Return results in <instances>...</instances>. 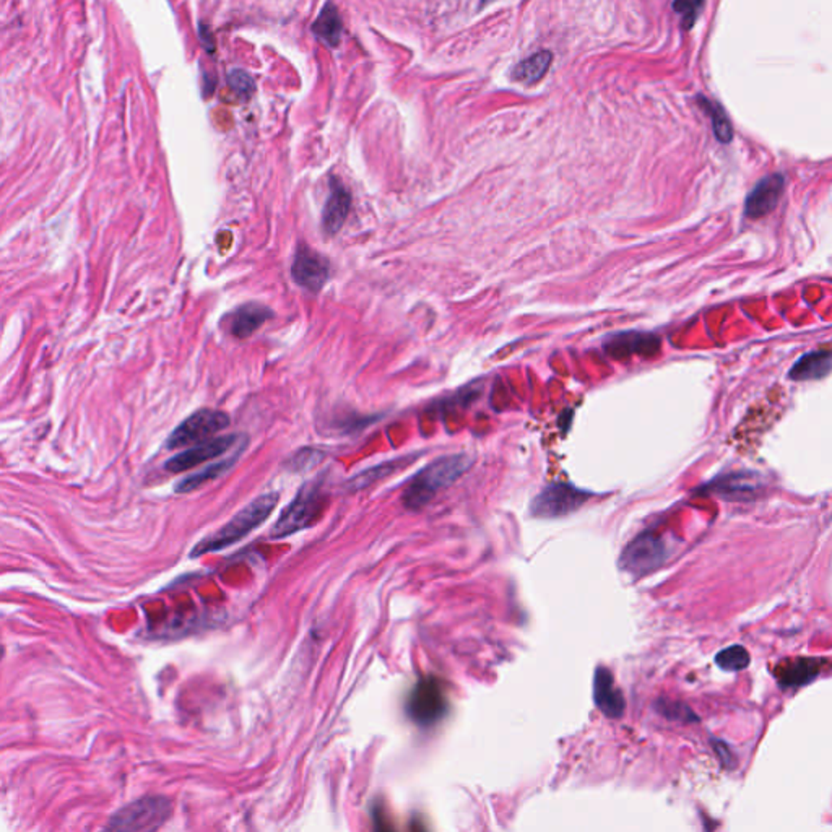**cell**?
Returning <instances> with one entry per match:
<instances>
[{
    "label": "cell",
    "instance_id": "obj_1",
    "mask_svg": "<svg viewBox=\"0 0 832 832\" xmlns=\"http://www.w3.org/2000/svg\"><path fill=\"white\" fill-rule=\"evenodd\" d=\"M278 504V494L276 493H268L264 496H258L256 500L249 502L246 508H242L236 516L220 530L205 537L200 540L191 551V558L202 556L207 553H215L220 549L230 548L234 543L241 541L244 537H248L250 532H254L258 525L264 524L274 509Z\"/></svg>",
    "mask_w": 832,
    "mask_h": 832
},
{
    "label": "cell",
    "instance_id": "obj_2",
    "mask_svg": "<svg viewBox=\"0 0 832 832\" xmlns=\"http://www.w3.org/2000/svg\"><path fill=\"white\" fill-rule=\"evenodd\" d=\"M472 462L474 460L466 454H457V456L438 458L431 466L423 468L411 482L408 483L407 490L403 492L405 508L411 509V511L425 508L438 493L450 486L457 478L466 474L472 466Z\"/></svg>",
    "mask_w": 832,
    "mask_h": 832
},
{
    "label": "cell",
    "instance_id": "obj_3",
    "mask_svg": "<svg viewBox=\"0 0 832 832\" xmlns=\"http://www.w3.org/2000/svg\"><path fill=\"white\" fill-rule=\"evenodd\" d=\"M325 496L317 483H308L285 509L272 529L274 538H284L314 524L324 509Z\"/></svg>",
    "mask_w": 832,
    "mask_h": 832
},
{
    "label": "cell",
    "instance_id": "obj_4",
    "mask_svg": "<svg viewBox=\"0 0 832 832\" xmlns=\"http://www.w3.org/2000/svg\"><path fill=\"white\" fill-rule=\"evenodd\" d=\"M171 815V801L165 797H145L119 809L109 819L106 829L113 831H155Z\"/></svg>",
    "mask_w": 832,
    "mask_h": 832
},
{
    "label": "cell",
    "instance_id": "obj_5",
    "mask_svg": "<svg viewBox=\"0 0 832 832\" xmlns=\"http://www.w3.org/2000/svg\"><path fill=\"white\" fill-rule=\"evenodd\" d=\"M449 700L441 682L434 676H426L416 683L410 692L407 710L410 719L421 727L438 724L448 714Z\"/></svg>",
    "mask_w": 832,
    "mask_h": 832
},
{
    "label": "cell",
    "instance_id": "obj_6",
    "mask_svg": "<svg viewBox=\"0 0 832 832\" xmlns=\"http://www.w3.org/2000/svg\"><path fill=\"white\" fill-rule=\"evenodd\" d=\"M230 426V416L220 410L202 408L184 420L167 438V449H181L191 444L205 442Z\"/></svg>",
    "mask_w": 832,
    "mask_h": 832
},
{
    "label": "cell",
    "instance_id": "obj_7",
    "mask_svg": "<svg viewBox=\"0 0 832 832\" xmlns=\"http://www.w3.org/2000/svg\"><path fill=\"white\" fill-rule=\"evenodd\" d=\"M670 556L665 540L654 532L641 533L636 537L621 556V566L633 574H646L662 566Z\"/></svg>",
    "mask_w": 832,
    "mask_h": 832
},
{
    "label": "cell",
    "instance_id": "obj_8",
    "mask_svg": "<svg viewBox=\"0 0 832 832\" xmlns=\"http://www.w3.org/2000/svg\"><path fill=\"white\" fill-rule=\"evenodd\" d=\"M592 493L583 492L574 488L573 484L556 483L551 484L533 500L532 514L543 519L551 517H563L574 512L583 506L585 501L591 498Z\"/></svg>",
    "mask_w": 832,
    "mask_h": 832
},
{
    "label": "cell",
    "instance_id": "obj_9",
    "mask_svg": "<svg viewBox=\"0 0 832 832\" xmlns=\"http://www.w3.org/2000/svg\"><path fill=\"white\" fill-rule=\"evenodd\" d=\"M292 276L301 288L311 293L321 292L330 276V264L322 254L301 242L293 258Z\"/></svg>",
    "mask_w": 832,
    "mask_h": 832
},
{
    "label": "cell",
    "instance_id": "obj_10",
    "mask_svg": "<svg viewBox=\"0 0 832 832\" xmlns=\"http://www.w3.org/2000/svg\"><path fill=\"white\" fill-rule=\"evenodd\" d=\"M236 442H238V436H234V434L220 436V438L200 442L195 448L184 450L175 457L169 458L165 464V468L171 474H181L185 470H191L194 466H202L205 462H210L213 458L223 456L228 450L233 449Z\"/></svg>",
    "mask_w": 832,
    "mask_h": 832
},
{
    "label": "cell",
    "instance_id": "obj_11",
    "mask_svg": "<svg viewBox=\"0 0 832 832\" xmlns=\"http://www.w3.org/2000/svg\"><path fill=\"white\" fill-rule=\"evenodd\" d=\"M783 185H785V181H783L782 175H771L763 177L746 197L745 215L748 218H753V220L769 215L777 207V203L781 200Z\"/></svg>",
    "mask_w": 832,
    "mask_h": 832
},
{
    "label": "cell",
    "instance_id": "obj_12",
    "mask_svg": "<svg viewBox=\"0 0 832 832\" xmlns=\"http://www.w3.org/2000/svg\"><path fill=\"white\" fill-rule=\"evenodd\" d=\"M605 350L615 359H624L629 355H642L646 358H652L660 351V339L652 333H619L607 341Z\"/></svg>",
    "mask_w": 832,
    "mask_h": 832
},
{
    "label": "cell",
    "instance_id": "obj_13",
    "mask_svg": "<svg viewBox=\"0 0 832 832\" xmlns=\"http://www.w3.org/2000/svg\"><path fill=\"white\" fill-rule=\"evenodd\" d=\"M274 317V311L258 303H248L238 309H234L230 316L225 317L226 325L230 333L236 339H248L252 333L258 332L267 321Z\"/></svg>",
    "mask_w": 832,
    "mask_h": 832
},
{
    "label": "cell",
    "instance_id": "obj_14",
    "mask_svg": "<svg viewBox=\"0 0 832 832\" xmlns=\"http://www.w3.org/2000/svg\"><path fill=\"white\" fill-rule=\"evenodd\" d=\"M351 208V194L340 179H330V194L322 212V228L329 236L339 233L347 222Z\"/></svg>",
    "mask_w": 832,
    "mask_h": 832
},
{
    "label": "cell",
    "instance_id": "obj_15",
    "mask_svg": "<svg viewBox=\"0 0 832 832\" xmlns=\"http://www.w3.org/2000/svg\"><path fill=\"white\" fill-rule=\"evenodd\" d=\"M593 700L597 708L607 717L616 719L623 716L624 698L621 691L616 690L613 674L608 668L600 666L593 678Z\"/></svg>",
    "mask_w": 832,
    "mask_h": 832
},
{
    "label": "cell",
    "instance_id": "obj_16",
    "mask_svg": "<svg viewBox=\"0 0 832 832\" xmlns=\"http://www.w3.org/2000/svg\"><path fill=\"white\" fill-rule=\"evenodd\" d=\"M832 373V350H815L805 353L791 366L793 381H818Z\"/></svg>",
    "mask_w": 832,
    "mask_h": 832
},
{
    "label": "cell",
    "instance_id": "obj_17",
    "mask_svg": "<svg viewBox=\"0 0 832 832\" xmlns=\"http://www.w3.org/2000/svg\"><path fill=\"white\" fill-rule=\"evenodd\" d=\"M761 482L757 480L756 474L740 472V474L724 475L710 483L709 492L717 493L725 498H746L753 496L759 490Z\"/></svg>",
    "mask_w": 832,
    "mask_h": 832
},
{
    "label": "cell",
    "instance_id": "obj_18",
    "mask_svg": "<svg viewBox=\"0 0 832 832\" xmlns=\"http://www.w3.org/2000/svg\"><path fill=\"white\" fill-rule=\"evenodd\" d=\"M312 33L316 34L317 38L329 48H337L340 44L343 22H341L339 10L332 2H327L324 9L321 10L319 17L312 23Z\"/></svg>",
    "mask_w": 832,
    "mask_h": 832
},
{
    "label": "cell",
    "instance_id": "obj_19",
    "mask_svg": "<svg viewBox=\"0 0 832 832\" xmlns=\"http://www.w3.org/2000/svg\"><path fill=\"white\" fill-rule=\"evenodd\" d=\"M553 62V54L549 50H541L529 59L520 60L514 70L512 78L516 82L525 85H535L540 82L543 77L548 74L549 66Z\"/></svg>",
    "mask_w": 832,
    "mask_h": 832
},
{
    "label": "cell",
    "instance_id": "obj_20",
    "mask_svg": "<svg viewBox=\"0 0 832 832\" xmlns=\"http://www.w3.org/2000/svg\"><path fill=\"white\" fill-rule=\"evenodd\" d=\"M821 664L813 658H800L795 660L791 665L783 666L782 672L779 674V680L783 686H803L807 683L815 680L816 674H819Z\"/></svg>",
    "mask_w": 832,
    "mask_h": 832
},
{
    "label": "cell",
    "instance_id": "obj_21",
    "mask_svg": "<svg viewBox=\"0 0 832 832\" xmlns=\"http://www.w3.org/2000/svg\"><path fill=\"white\" fill-rule=\"evenodd\" d=\"M238 456H240V454H236L233 457L225 458V460H222V462H218V464H212V466H208L205 470H202L199 474L191 475V476L184 478V480H181V482L176 484V493H191L194 492V490L202 488L205 483L217 480L218 476L226 474V472L236 464Z\"/></svg>",
    "mask_w": 832,
    "mask_h": 832
},
{
    "label": "cell",
    "instance_id": "obj_22",
    "mask_svg": "<svg viewBox=\"0 0 832 832\" xmlns=\"http://www.w3.org/2000/svg\"><path fill=\"white\" fill-rule=\"evenodd\" d=\"M701 106L706 109L709 116H710V121H712V127H714V133H716L717 140L722 143H730L733 139V129L728 117L725 114L724 108L717 103H710V101L706 100V98H701Z\"/></svg>",
    "mask_w": 832,
    "mask_h": 832
},
{
    "label": "cell",
    "instance_id": "obj_23",
    "mask_svg": "<svg viewBox=\"0 0 832 832\" xmlns=\"http://www.w3.org/2000/svg\"><path fill=\"white\" fill-rule=\"evenodd\" d=\"M717 665L725 672H740L749 665L748 650L743 646H732L719 652L716 657Z\"/></svg>",
    "mask_w": 832,
    "mask_h": 832
},
{
    "label": "cell",
    "instance_id": "obj_24",
    "mask_svg": "<svg viewBox=\"0 0 832 832\" xmlns=\"http://www.w3.org/2000/svg\"><path fill=\"white\" fill-rule=\"evenodd\" d=\"M658 710L662 716L672 720H682V722H694L698 720L696 714L691 710L686 704L683 702H674V701H658Z\"/></svg>",
    "mask_w": 832,
    "mask_h": 832
},
{
    "label": "cell",
    "instance_id": "obj_25",
    "mask_svg": "<svg viewBox=\"0 0 832 832\" xmlns=\"http://www.w3.org/2000/svg\"><path fill=\"white\" fill-rule=\"evenodd\" d=\"M702 5L704 0H674V10L682 15L683 26L686 30H690L696 23Z\"/></svg>",
    "mask_w": 832,
    "mask_h": 832
},
{
    "label": "cell",
    "instance_id": "obj_26",
    "mask_svg": "<svg viewBox=\"0 0 832 832\" xmlns=\"http://www.w3.org/2000/svg\"><path fill=\"white\" fill-rule=\"evenodd\" d=\"M228 84H230V88L238 93L241 98H249L250 93L254 90V84H252L250 77L242 70L231 72L228 77Z\"/></svg>",
    "mask_w": 832,
    "mask_h": 832
},
{
    "label": "cell",
    "instance_id": "obj_27",
    "mask_svg": "<svg viewBox=\"0 0 832 832\" xmlns=\"http://www.w3.org/2000/svg\"><path fill=\"white\" fill-rule=\"evenodd\" d=\"M393 470H395V466H393V464H387V466H375V468H373L371 472H373V474L385 475L391 474V472H393ZM379 476H381V475H377V478H379ZM373 480H375V476H371V474L365 472V474L358 475V476H357V478L351 482V484L355 486V490H358V488H363V486L369 484V483L373 482Z\"/></svg>",
    "mask_w": 832,
    "mask_h": 832
},
{
    "label": "cell",
    "instance_id": "obj_28",
    "mask_svg": "<svg viewBox=\"0 0 832 832\" xmlns=\"http://www.w3.org/2000/svg\"><path fill=\"white\" fill-rule=\"evenodd\" d=\"M714 748H716L717 753H719V757L722 759V763H724L725 766L733 769V766H735V761H733L730 749L727 748L724 743H720L719 740H714Z\"/></svg>",
    "mask_w": 832,
    "mask_h": 832
},
{
    "label": "cell",
    "instance_id": "obj_29",
    "mask_svg": "<svg viewBox=\"0 0 832 832\" xmlns=\"http://www.w3.org/2000/svg\"><path fill=\"white\" fill-rule=\"evenodd\" d=\"M490 2H493V0H482V7L483 5H486V4H490Z\"/></svg>",
    "mask_w": 832,
    "mask_h": 832
}]
</instances>
